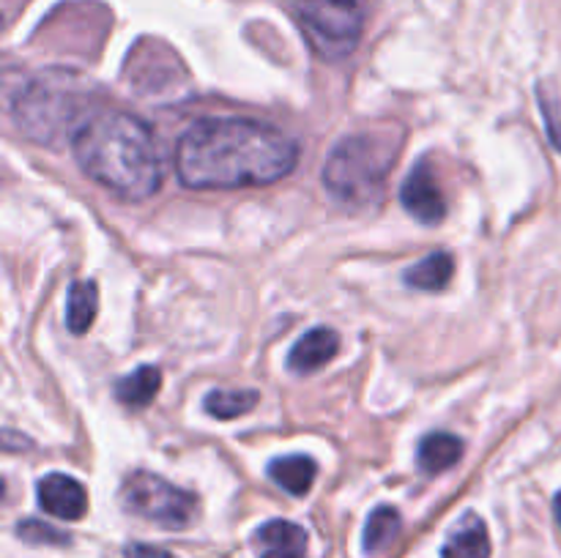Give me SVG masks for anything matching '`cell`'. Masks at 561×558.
I'll return each mask as SVG.
<instances>
[{
    "label": "cell",
    "instance_id": "1",
    "mask_svg": "<svg viewBox=\"0 0 561 558\" xmlns=\"http://www.w3.org/2000/svg\"><path fill=\"white\" fill-rule=\"evenodd\" d=\"M296 162L294 137L250 118H201L175 146V173L190 189L277 184L294 173Z\"/></svg>",
    "mask_w": 561,
    "mask_h": 558
},
{
    "label": "cell",
    "instance_id": "2",
    "mask_svg": "<svg viewBox=\"0 0 561 558\" xmlns=\"http://www.w3.org/2000/svg\"><path fill=\"white\" fill-rule=\"evenodd\" d=\"M82 173L124 200H146L162 186L164 170L146 120L124 109H99L71 135Z\"/></svg>",
    "mask_w": 561,
    "mask_h": 558
},
{
    "label": "cell",
    "instance_id": "3",
    "mask_svg": "<svg viewBox=\"0 0 561 558\" xmlns=\"http://www.w3.org/2000/svg\"><path fill=\"white\" fill-rule=\"evenodd\" d=\"M394 159H398L394 142L376 135H351L329 153L323 164V186L334 200L345 206H365L381 195Z\"/></svg>",
    "mask_w": 561,
    "mask_h": 558
},
{
    "label": "cell",
    "instance_id": "4",
    "mask_svg": "<svg viewBox=\"0 0 561 558\" xmlns=\"http://www.w3.org/2000/svg\"><path fill=\"white\" fill-rule=\"evenodd\" d=\"M323 60H343L359 47L370 16V0H285Z\"/></svg>",
    "mask_w": 561,
    "mask_h": 558
},
{
    "label": "cell",
    "instance_id": "5",
    "mask_svg": "<svg viewBox=\"0 0 561 558\" xmlns=\"http://www.w3.org/2000/svg\"><path fill=\"white\" fill-rule=\"evenodd\" d=\"M71 74L36 77L20 91L14 102V118L20 131H25L31 140L53 146L66 126L77 120V115L85 109L82 104V82H69Z\"/></svg>",
    "mask_w": 561,
    "mask_h": 558
},
{
    "label": "cell",
    "instance_id": "6",
    "mask_svg": "<svg viewBox=\"0 0 561 558\" xmlns=\"http://www.w3.org/2000/svg\"><path fill=\"white\" fill-rule=\"evenodd\" d=\"M121 503L126 512L146 518L164 528H186L197 512L195 492L175 487L148 470H135L121 485Z\"/></svg>",
    "mask_w": 561,
    "mask_h": 558
},
{
    "label": "cell",
    "instance_id": "7",
    "mask_svg": "<svg viewBox=\"0 0 561 558\" xmlns=\"http://www.w3.org/2000/svg\"><path fill=\"white\" fill-rule=\"evenodd\" d=\"M400 202H403V208L416 222H444V217H447V197H444L442 184H438L436 173H433L427 159L416 162L409 178L403 181V186H400Z\"/></svg>",
    "mask_w": 561,
    "mask_h": 558
},
{
    "label": "cell",
    "instance_id": "8",
    "mask_svg": "<svg viewBox=\"0 0 561 558\" xmlns=\"http://www.w3.org/2000/svg\"><path fill=\"white\" fill-rule=\"evenodd\" d=\"M38 507L58 520H82L88 512L85 487L66 474H47L36 485Z\"/></svg>",
    "mask_w": 561,
    "mask_h": 558
},
{
    "label": "cell",
    "instance_id": "9",
    "mask_svg": "<svg viewBox=\"0 0 561 558\" xmlns=\"http://www.w3.org/2000/svg\"><path fill=\"white\" fill-rule=\"evenodd\" d=\"M337 350L340 334L334 332V328H310V332L290 348L288 370L294 372V375H310V372H318L321 367H327L329 361L337 356Z\"/></svg>",
    "mask_w": 561,
    "mask_h": 558
},
{
    "label": "cell",
    "instance_id": "10",
    "mask_svg": "<svg viewBox=\"0 0 561 558\" xmlns=\"http://www.w3.org/2000/svg\"><path fill=\"white\" fill-rule=\"evenodd\" d=\"M268 476L290 496H307L318 476V463L307 454H288L268 463Z\"/></svg>",
    "mask_w": 561,
    "mask_h": 558
},
{
    "label": "cell",
    "instance_id": "11",
    "mask_svg": "<svg viewBox=\"0 0 561 558\" xmlns=\"http://www.w3.org/2000/svg\"><path fill=\"white\" fill-rule=\"evenodd\" d=\"M442 558H491V536H488L485 523L474 518V514H469L449 534Z\"/></svg>",
    "mask_w": 561,
    "mask_h": 558
},
{
    "label": "cell",
    "instance_id": "12",
    "mask_svg": "<svg viewBox=\"0 0 561 558\" xmlns=\"http://www.w3.org/2000/svg\"><path fill=\"white\" fill-rule=\"evenodd\" d=\"M460 454H463V441L458 435H453V432H431L420 441L416 460H420V468L425 474H444V470L458 463Z\"/></svg>",
    "mask_w": 561,
    "mask_h": 558
},
{
    "label": "cell",
    "instance_id": "13",
    "mask_svg": "<svg viewBox=\"0 0 561 558\" xmlns=\"http://www.w3.org/2000/svg\"><path fill=\"white\" fill-rule=\"evenodd\" d=\"M159 388H162V370L157 364H142L131 375L121 377L115 386V397L129 408H146L157 399Z\"/></svg>",
    "mask_w": 561,
    "mask_h": 558
},
{
    "label": "cell",
    "instance_id": "14",
    "mask_svg": "<svg viewBox=\"0 0 561 558\" xmlns=\"http://www.w3.org/2000/svg\"><path fill=\"white\" fill-rule=\"evenodd\" d=\"M99 312V288L93 279H77L66 301V326L71 334H85Z\"/></svg>",
    "mask_w": 561,
    "mask_h": 558
},
{
    "label": "cell",
    "instance_id": "15",
    "mask_svg": "<svg viewBox=\"0 0 561 558\" xmlns=\"http://www.w3.org/2000/svg\"><path fill=\"white\" fill-rule=\"evenodd\" d=\"M257 403H261V394L255 388H214L203 397V408L219 421L239 419V416L250 414Z\"/></svg>",
    "mask_w": 561,
    "mask_h": 558
},
{
    "label": "cell",
    "instance_id": "16",
    "mask_svg": "<svg viewBox=\"0 0 561 558\" xmlns=\"http://www.w3.org/2000/svg\"><path fill=\"white\" fill-rule=\"evenodd\" d=\"M455 274V260L449 252H431L425 260L414 263L405 271V284L416 290H442L447 288Z\"/></svg>",
    "mask_w": 561,
    "mask_h": 558
},
{
    "label": "cell",
    "instance_id": "17",
    "mask_svg": "<svg viewBox=\"0 0 561 558\" xmlns=\"http://www.w3.org/2000/svg\"><path fill=\"white\" fill-rule=\"evenodd\" d=\"M257 539L277 553H305L307 550V531L290 520H272L257 531Z\"/></svg>",
    "mask_w": 561,
    "mask_h": 558
},
{
    "label": "cell",
    "instance_id": "18",
    "mask_svg": "<svg viewBox=\"0 0 561 558\" xmlns=\"http://www.w3.org/2000/svg\"><path fill=\"white\" fill-rule=\"evenodd\" d=\"M400 531V514L398 509L392 507H378L376 512L367 518V525H365V536H362V542H365V550L367 553H378L383 550V547L389 545V542L398 536Z\"/></svg>",
    "mask_w": 561,
    "mask_h": 558
},
{
    "label": "cell",
    "instance_id": "19",
    "mask_svg": "<svg viewBox=\"0 0 561 558\" xmlns=\"http://www.w3.org/2000/svg\"><path fill=\"white\" fill-rule=\"evenodd\" d=\"M16 534L25 542H31V545H66V542H69V536L55 531L53 525L38 523V520H22V523L16 525Z\"/></svg>",
    "mask_w": 561,
    "mask_h": 558
},
{
    "label": "cell",
    "instance_id": "20",
    "mask_svg": "<svg viewBox=\"0 0 561 558\" xmlns=\"http://www.w3.org/2000/svg\"><path fill=\"white\" fill-rule=\"evenodd\" d=\"M540 109L546 115V131L551 137L553 146L561 151V113H559V102L553 93H546V88H540Z\"/></svg>",
    "mask_w": 561,
    "mask_h": 558
},
{
    "label": "cell",
    "instance_id": "21",
    "mask_svg": "<svg viewBox=\"0 0 561 558\" xmlns=\"http://www.w3.org/2000/svg\"><path fill=\"white\" fill-rule=\"evenodd\" d=\"M126 558H175V556H173V553L162 550V547L129 545V547H126Z\"/></svg>",
    "mask_w": 561,
    "mask_h": 558
},
{
    "label": "cell",
    "instance_id": "22",
    "mask_svg": "<svg viewBox=\"0 0 561 558\" xmlns=\"http://www.w3.org/2000/svg\"><path fill=\"white\" fill-rule=\"evenodd\" d=\"M263 558H305V553H277V550H268Z\"/></svg>",
    "mask_w": 561,
    "mask_h": 558
},
{
    "label": "cell",
    "instance_id": "23",
    "mask_svg": "<svg viewBox=\"0 0 561 558\" xmlns=\"http://www.w3.org/2000/svg\"><path fill=\"white\" fill-rule=\"evenodd\" d=\"M553 512H557V520L561 525V492H557V498H553Z\"/></svg>",
    "mask_w": 561,
    "mask_h": 558
}]
</instances>
